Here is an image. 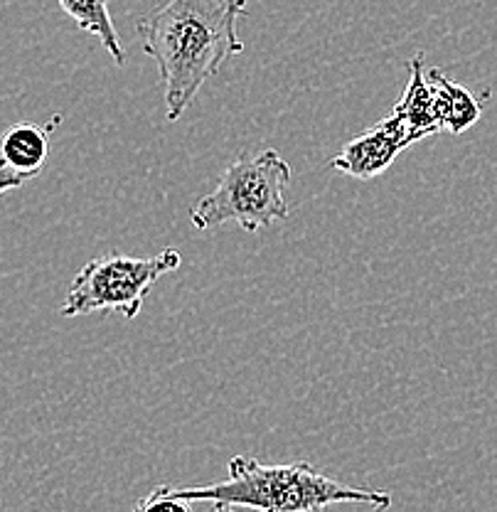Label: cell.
<instances>
[{"label": "cell", "instance_id": "cell-1", "mask_svg": "<svg viewBox=\"0 0 497 512\" xmlns=\"http://www.w3.org/2000/svg\"><path fill=\"white\" fill-rule=\"evenodd\" d=\"M247 10V0H168L138 23L143 52L165 87V119L178 121L207 79L242 55L237 25Z\"/></svg>", "mask_w": 497, "mask_h": 512}, {"label": "cell", "instance_id": "cell-9", "mask_svg": "<svg viewBox=\"0 0 497 512\" xmlns=\"http://www.w3.org/2000/svg\"><path fill=\"white\" fill-rule=\"evenodd\" d=\"M62 5L64 13L74 20L82 30L92 32L94 37H99V42L104 45V50L109 52L111 60L119 67L126 64V50L121 45L119 32L114 28V20L109 13V0H57Z\"/></svg>", "mask_w": 497, "mask_h": 512}, {"label": "cell", "instance_id": "cell-8", "mask_svg": "<svg viewBox=\"0 0 497 512\" xmlns=\"http://www.w3.org/2000/svg\"><path fill=\"white\" fill-rule=\"evenodd\" d=\"M429 74L436 84L438 119H441L443 131L458 136V133L468 131L470 126L478 124L483 101L470 92V89L463 87V84L448 79L438 67H431Z\"/></svg>", "mask_w": 497, "mask_h": 512}, {"label": "cell", "instance_id": "cell-12", "mask_svg": "<svg viewBox=\"0 0 497 512\" xmlns=\"http://www.w3.org/2000/svg\"><path fill=\"white\" fill-rule=\"evenodd\" d=\"M215 512H239V508H232V505H215Z\"/></svg>", "mask_w": 497, "mask_h": 512}, {"label": "cell", "instance_id": "cell-2", "mask_svg": "<svg viewBox=\"0 0 497 512\" xmlns=\"http://www.w3.org/2000/svg\"><path fill=\"white\" fill-rule=\"evenodd\" d=\"M229 476L212 485L170 488L190 503L232 505L254 512H323L328 505L360 503L382 512L392 505L387 490L355 488L318 471L311 463H261L251 456H234L227 463Z\"/></svg>", "mask_w": 497, "mask_h": 512}, {"label": "cell", "instance_id": "cell-5", "mask_svg": "<svg viewBox=\"0 0 497 512\" xmlns=\"http://www.w3.org/2000/svg\"><path fill=\"white\" fill-rule=\"evenodd\" d=\"M411 143L414 141H411L404 121L397 114H389L370 131L360 133L350 143H345V148L330 160V165L345 173L347 178L372 180L382 175Z\"/></svg>", "mask_w": 497, "mask_h": 512}, {"label": "cell", "instance_id": "cell-10", "mask_svg": "<svg viewBox=\"0 0 497 512\" xmlns=\"http://www.w3.org/2000/svg\"><path fill=\"white\" fill-rule=\"evenodd\" d=\"M133 512H192L190 500L178 498L168 485H158L151 495L138 500Z\"/></svg>", "mask_w": 497, "mask_h": 512}, {"label": "cell", "instance_id": "cell-4", "mask_svg": "<svg viewBox=\"0 0 497 512\" xmlns=\"http://www.w3.org/2000/svg\"><path fill=\"white\" fill-rule=\"evenodd\" d=\"M180 266L178 249H163L156 256L106 254L92 259L72 279L62 316L77 318L89 313H121L133 320L141 313L146 296L160 276Z\"/></svg>", "mask_w": 497, "mask_h": 512}, {"label": "cell", "instance_id": "cell-6", "mask_svg": "<svg viewBox=\"0 0 497 512\" xmlns=\"http://www.w3.org/2000/svg\"><path fill=\"white\" fill-rule=\"evenodd\" d=\"M411 79L406 84L402 99L392 109L409 128L411 141H421V138L436 136L443 131L441 119H438V101H436V84L431 79L429 69H426L424 55L416 52L409 60Z\"/></svg>", "mask_w": 497, "mask_h": 512}, {"label": "cell", "instance_id": "cell-7", "mask_svg": "<svg viewBox=\"0 0 497 512\" xmlns=\"http://www.w3.org/2000/svg\"><path fill=\"white\" fill-rule=\"evenodd\" d=\"M62 124V116H52L47 124H15L0 138V165L15 170L23 178H37L50 156V136Z\"/></svg>", "mask_w": 497, "mask_h": 512}, {"label": "cell", "instance_id": "cell-3", "mask_svg": "<svg viewBox=\"0 0 497 512\" xmlns=\"http://www.w3.org/2000/svg\"><path fill=\"white\" fill-rule=\"evenodd\" d=\"M291 165L274 148L259 153H239L219 178L217 188L197 200L190 222L197 229H215L222 224H239L244 232L286 220Z\"/></svg>", "mask_w": 497, "mask_h": 512}, {"label": "cell", "instance_id": "cell-11", "mask_svg": "<svg viewBox=\"0 0 497 512\" xmlns=\"http://www.w3.org/2000/svg\"><path fill=\"white\" fill-rule=\"evenodd\" d=\"M25 180L28 178H23V175L15 173V170L0 165V195H3V192H10V190H18Z\"/></svg>", "mask_w": 497, "mask_h": 512}]
</instances>
